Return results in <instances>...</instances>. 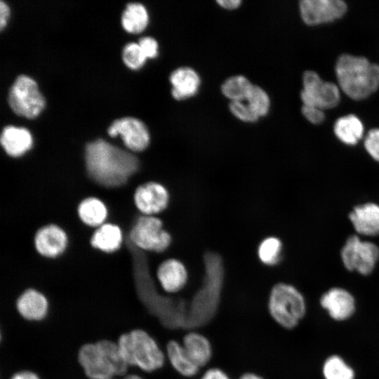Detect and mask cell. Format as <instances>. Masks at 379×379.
<instances>
[{
	"mask_svg": "<svg viewBox=\"0 0 379 379\" xmlns=\"http://www.w3.org/2000/svg\"><path fill=\"white\" fill-rule=\"evenodd\" d=\"M84 167L87 178L94 185L116 189L126 185L135 176L140 162L132 152L97 139L85 146Z\"/></svg>",
	"mask_w": 379,
	"mask_h": 379,
	"instance_id": "obj_1",
	"label": "cell"
},
{
	"mask_svg": "<svg viewBox=\"0 0 379 379\" xmlns=\"http://www.w3.org/2000/svg\"><path fill=\"white\" fill-rule=\"evenodd\" d=\"M335 71L340 88L352 99L366 98L379 87V65L364 57L342 55Z\"/></svg>",
	"mask_w": 379,
	"mask_h": 379,
	"instance_id": "obj_2",
	"label": "cell"
},
{
	"mask_svg": "<svg viewBox=\"0 0 379 379\" xmlns=\"http://www.w3.org/2000/svg\"><path fill=\"white\" fill-rule=\"evenodd\" d=\"M206 278L196 293L187 312V327L199 326L210 321L217 310L222 284L223 270L219 257L207 253L205 257Z\"/></svg>",
	"mask_w": 379,
	"mask_h": 379,
	"instance_id": "obj_3",
	"label": "cell"
},
{
	"mask_svg": "<svg viewBox=\"0 0 379 379\" xmlns=\"http://www.w3.org/2000/svg\"><path fill=\"white\" fill-rule=\"evenodd\" d=\"M117 343L129 367L145 373H153L161 370L165 365L166 353L157 340L142 329H135L121 335Z\"/></svg>",
	"mask_w": 379,
	"mask_h": 379,
	"instance_id": "obj_4",
	"label": "cell"
},
{
	"mask_svg": "<svg viewBox=\"0 0 379 379\" xmlns=\"http://www.w3.org/2000/svg\"><path fill=\"white\" fill-rule=\"evenodd\" d=\"M268 310L272 319L285 328H293L305 313L302 295L293 286L278 283L271 289Z\"/></svg>",
	"mask_w": 379,
	"mask_h": 379,
	"instance_id": "obj_5",
	"label": "cell"
},
{
	"mask_svg": "<svg viewBox=\"0 0 379 379\" xmlns=\"http://www.w3.org/2000/svg\"><path fill=\"white\" fill-rule=\"evenodd\" d=\"M126 239L142 251L161 253L168 248L171 234L157 215H140L127 232Z\"/></svg>",
	"mask_w": 379,
	"mask_h": 379,
	"instance_id": "obj_6",
	"label": "cell"
},
{
	"mask_svg": "<svg viewBox=\"0 0 379 379\" xmlns=\"http://www.w3.org/2000/svg\"><path fill=\"white\" fill-rule=\"evenodd\" d=\"M8 102L15 114L33 118L44 107L45 99L33 79L20 74L9 88Z\"/></svg>",
	"mask_w": 379,
	"mask_h": 379,
	"instance_id": "obj_7",
	"label": "cell"
},
{
	"mask_svg": "<svg viewBox=\"0 0 379 379\" xmlns=\"http://www.w3.org/2000/svg\"><path fill=\"white\" fill-rule=\"evenodd\" d=\"M341 258L348 270L367 275L373 270L379 259V248L373 243L352 235L342 248Z\"/></svg>",
	"mask_w": 379,
	"mask_h": 379,
	"instance_id": "obj_8",
	"label": "cell"
},
{
	"mask_svg": "<svg viewBox=\"0 0 379 379\" xmlns=\"http://www.w3.org/2000/svg\"><path fill=\"white\" fill-rule=\"evenodd\" d=\"M303 88L300 97L303 105L321 109L334 107L340 100L338 86L331 82L324 81L312 71L303 74Z\"/></svg>",
	"mask_w": 379,
	"mask_h": 379,
	"instance_id": "obj_9",
	"label": "cell"
},
{
	"mask_svg": "<svg viewBox=\"0 0 379 379\" xmlns=\"http://www.w3.org/2000/svg\"><path fill=\"white\" fill-rule=\"evenodd\" d=\"M133 203L141 215H157L164 211L170 202V194L162 183L149 180L138 185L133 192Z\"/></svg>",
	"mask_w": 379,
	"mask_h": 379,
	"instance_id": "obj_10",
	"label": "cell"
},
{
	"mask_svg": "<svg viewBox=\"0 0 379 379\" xmlns=\"http://www.w3.org/2000/svg\"><path fill=\"white\" fill-rule=\"evenodd\" d=\"M107 133L112 137L120 134L126 147L133 152L143 151L149 144L147 126L135 117H125L114 120Z\"/></svg>",
	"mask_w": 379,
	"mask_h": 379,
	"instance_id": "obj_11",
	"label": "cell"
},
{
	"mask_svg": "<svg viewBox=\"0 0 379 379\" xmlns=\"http://www.w3.org/2000/svg\"><path fill=\"white\" fill-rule=\"evenodd\" d=\"M69 245V237L66 231L54 223L40 227L34 237V246L36 253L48 259L61 256Z\"/></svg>",
	"mask_w": 379,
	"mask_h": 379,
	"instance_id": "obj_12",
	"label": "cell"
},
{
	"mask_svg": "<svg viewBox=\"0 0 379 379\" xmlns=\"http://www.w3.org/2000/svg\"><path fill=\"white\" fill-rule=\"evenodd\" d=\"M347 6L341 0H302L300 11L303 21L310 25L328 22L344 15Z\"/></svg>",
	"mask_w": 379,
	"mask_h": 379,
	"instance_id": "obj_13",
	"label": "cell"
},
{
	"mask_svg": "<svg viewBox=\"0 0 379 379\" xmlns=\"http://www.w3.org/2000/svg\"><path fill=\"white\" fill-rule=\"evenodd\" d=\"M79 362L89 379H113L112 366L96 343L83 345L78 353Z\"/></svg>",
	"mask_w": 379,
	"mask_h": 379,
	"instance_id": "obj_14",
	"label": "cell"
},
{
	"mask_svg": "<svg viewBox=\"0 0 379 379\" xmlns=\"http://www.w3.org/2000/svg\"><path fill=\"white\" fill-rule=\"evenodd\" d=\"M156 276L162 289L170 293L182 290L188 279L185 265L180 260L173 258L164 260L158 266Z\"/></svg>",
	"mask_w": 379,
	"mask_h": 379,
	"instance_id": "obj_15",
	"label": "cell"
},
{
	"mask_svg": "<svg viewBox=\"0 0 379 379\" xmlns=\"http://www.w3.org/2000/svg\"><path fill=\"white\" fill-rule=\"evenodd\" d=\"M15 306L19 314L30 321H39L46 318L49 302L46 295L34 289L28 288L18 298Z\"/></svg>",
	"mask_w": 379,
	"mask_h": 379,
	"instance_id": "obj_16",
	"label": "cell"
},
{
	"mask_svg": "<svg viewBox=\"0 0 379 379\" xmlns=\"http://www.w3.org/2000/svg\"><path fill=\"white\" fill-rule=\"evenodd\" d=\"M320 302L331 317L338 321L348 319L355 309L353 296L341 288L335 287L328 290L321 296Z\"/></svg>",
	"mask_w": 379,
	"mask_h": 379,
	"instance_id": "obj_17",
	"label": "cell"
},
{
	"mask_svg": "<svg viewBox=\"0 0 379 379\" xmlns=\"http://www.w3.org/2000/svg\"><path fill=\"white\" fill-rule=\"evenodd\" d=\"M124 232L117 224L107 222L94 229L90 245L102 253L111 254L118 251L124 245Z\"/></svg>",
	"mask_w": 379,
	"mask_h": 379,
	"instance_id": "obj_18",
	"label": "cell"
},
{
	"mask_svg": "<svg viewBox=\"0 0 379 379\" xmlns=\"http://www.w3.org/2000/svg\"><path fill=\"white\" fill-rule=\"evenodd\" d=\"M172 86L171 94L174 99L182 100L194 95L200 86V77L191 67H181L170 75Z\"/></svg>",
	"mask_w": 379,
	"mask_h": 379,
	"instance_id": "obj_19",
	"label": "cell"
},
{
	"mask_svg": "<svg viewBox=\"0 0 379 379\" xmlns=\"http://www.w3.org/2000/svg\"><path fill=\"white\" fill-rule=\"evenodd\" d=\"M0 142L8 155L18 157L32 147V138L27 128L8 125L1 131Z\"/></svg>",
	"mask_w": 379,
	"mask_h": 379,
	"instance_id": "obj_20",
	"label": "cell"
},
{
	"mask_svg": "<svg viewBox=\"0 0 379 379\" xmlns=\"http://www.w3.org/2000/svg\"><path fill=\"white\" fill-rule=\"evenodd\" d=\"M349 218L359 234L366 236L379 234V206L378 204L366 203L359 205L354 208Z\"/></svg>",
	"mask_w": 379,
	"mask_h": 379,
	"instance_id": "obj_21",
	"label": "cell"
},
{
	"mask_svg": "<svg viewBox=\"0 0 379 379\" xmlns=\"http://www.w3.org/2000/svg\"><path fill=\"white\" fill-rule=\"evenodd\" d=\"M78 218L86 227L95 229L107 222L109 210L105 203L96 197L82 199L77 209Z\"/></svg>",
	"mask_w": 379,
	"mask_h": 379,
	"instance_id": "obj_22",
	"label": "cell"
},
{
	"mask_svg": "<svg viewBox=\"0 0 379 379\" xmlns=\"http://www.w3.org/2000/svg\"><path fill=\"white\" fill-rule=\"evenodd\" d=\"M182 346L191 359L200 368L209 362L212 347L208 339L197 332H190L183 338Z\"/></svg>",
	"mask_w": 379,
	"mask_h": 379,
	"instance_id": "obj_23",
	"label": "cell"
},
{
	"mask_svg": "<svg viewBox=\"0 0 379 379\" xmlns=\"http://www.w3.org/2000/svg\"><path fill=\"white\" fill-rule=\"evenodd\" d=\"M166 355L172 367L185 377L195 375L199 367L191 359L182 344L172 340L166 345Z\"/></svg>",
	"mask_w": 379,
	"mask_h": 379,
	"instance_id": "obj_24",
	"label": "cell"
},
{
	"mask_svg": "<svg viewBox=\"0 0 379 379\" xmlns=\"http://www.w3.org/2000/svg\"><path fill=\"white\" fill-rule=\"evenodd\" d=\"M148 19L146 8L140 3L132 2L126 4L121 14V22L127 32L138 33L146 27Z\"/></svg>",
	"mask_w": 379,
	"mask_h": 379,
	"instance_id": "obj_25",
	"label": "cell"
},
{
	"mask_svg": "<svg viewBox=\"0 0 379 379\" xmlns=\"http://www.w3.org/2000/svg\"><path fill=\"white\" fill-rule=\"evenodd\" d=\"M334 132L344 143L354 145L361 138L364 127L358 117L350 114L340 117L336 121Z\"/></svg>",
	"mask_w": 379,
	"mask_h": 379,
	"instance_id": "obj_26",
	"label": "cell"
},
{
	"mask_svg": "<svg viewBox=\"0 0 379 379\" xmlns=\"http://www.w3.org/2000/svg\"><path fill=\"white\" fill-rule=\"evenodd\" d=\"M96 345L103 353L115 373L113 379H120L128 372L129 366L126 362L118 343L111 340H101Z\"/></svg>",
	"mask_w": 379,
	"mask_h": 379,
	"instance_id": "obj_27",
	"label": "cell"
},
{
	"mask_svg": "<svg viewBox=\"0 0 379 379\" xmlns=\"http://www.w3.org/2000/svg\"><path fill=\"white\" fill-rule=\"evenodd\" d=\"M253 84L244 76L235 75L227 79L221 86V91L230 102L245 100Z\"/></svg>",
	"mask_w": 379,
	"mask_h": 379,
	"instance_id": "obj_28",
	"label": "cell"
},
{
	"mask_svg": "<svg viewBox=\"0 0 379 379\" xmlns=\"http://www.w3.org/2000/svg\"><path fill=\"white\" fill-rule=\"evenodd\" d=\"M282 244L276 237L265 238L258 248V255L262 263L274 266L278 264L281 258Z\"/></svg>",
	"mask_w": 379,
	"mask_h": 379,
	"instance_id": "obj_29",
	"label": "cell"
},
{
	"mask_svg": "<svg viewBox=\"0 0 379 379\" xmlns=\"http://www.w3.org/2000/svg\"><path fill=\"white\" fill-rule=\"evenodd\" d=\"M325 379H354V371L337 355L328 357L323 366Z\"/></svg>",
	"mask_w": 379,
	"mask_h": 379,
	"instance_id": "obj_30",
	"label": "cell"
},
{
	"mask_svg": "<svg viewBox=\"0 0 379 379\" xmlns=\"http://www.w3.org/2000/svg\"><path fill=\"white\" fill-rule=\"evenodd\" d=\"M245 100L260 118L269 112L270 100L262 88L253 84Z\"/></svg>",
	"mask_w": 379,
	"mask_h": 379,
	"instance_id": "obj_31",
	"label": "cell"
},
{
	"mask_svg": "<svg viewBox=\"0 0 379 379\" xmlns=\"http://www.w3.org/2000/svg\"><path fill=\"white\" fill-rule=\"evenodd\" d=\"M121 56L124 63L131 69L140 67L147 59L138 43L135 42L125 44Z\"/></svg>",
	"mask_w": 379,
	"mask_h": 379,
	"instance_id": "obj_32",
	"label": "cell"
},
{
	"mask_svg": "<svg viewBox=\"0 0 379 379\" xmlns=\"http://www.w3.org/2000/svg\"><path fill=\"white\" fill-rule=\"evenodd\" d=\"M230 112L238 119L247 123H253L260 118L246 100L230 102Z\"/></svg>",
	"mask_w": 379,
	"mask_h": 379,
	"instance_id": "obj_33",
	"label": "cell"
},
{
	"mask_svg": "<svg viewBox=\"0 0 379 379\" xmlns=\"http://www.w3.org/2000/svg\"><path fill=\"white\" fill-rule=\"evenodd\" d=\"M364 146L368 154L379 161V128L372 129L368 133Z\"/></svg>",
	"mask_w": 379,
	"mask_h": 379,
	"instance_id": "obj_34",
	"label": "cell"
},
{
	"mask_svg": "<svg viewBox=\"0 0 379 379\" xmlns=\"http://www.w3.org/2000/svg\"><path fill=\"white\" fill-rule=\"evenodd\" d=\"M138 44L147 58H155L158 54V43L152 36H142L139 39Z\"/></svg>",
	"mask_w": 379,
	"mask_h": 379,
	"instance_id": "obj_35",
	"label": "cell"
},
{
	"mask_svg": "<svg viewBox=\"0 0 379 379\" xmlns=\"http://www.w3.org/2000/svg\"><path fill=\"white\" fill-rule=\"evenodd\" d=\"M302 112L304 117L312 124H320L324 119L323 110L313 106L303 105Z\"/></svg>",
	"mask_w": 379,
	"mask_h": 379,
	"instance_id": "obj_36",
	"label": "cell"
},
{
	"mask_svg": "<svg viewBox=\"0 0 379 379\" xmlns=\"http://www.w3.org/2000/svg\"><path fill=\"white\" fill-rule=\"evenodd\" d=\"M201 379H230V378L222 370L212 368L207 370Z\"/></svg>",
	"mask_w": 379,
	"mask_h": 379,
	"instance_id": "obj_37",
	"label": "cell"
},
{
	"mask_svg": "<svg viewBox=\"0 0 379 379\" xmlns=\"http://www.w3.org/2000/svg\"><path fill=\"white\" fill-rule=\"evenodd\" d=\"M8 13L9 9L7 4L3 0H0V29H2L6 25Z\"/></svg>",
	"mask_w": 379,
	"mask_h": 379,
	"instance_id": "obj_38",
	"label": "cell"
},
{
	"mask_svg": "<svg viewBox=\"0 0 379 379\" xmlns=\"http://www.w3.org/2000/svg\"><path fill=\"white\" fill-rule=\"evenodd\" d=\"M10 379H40V378L32 371H22L13 374Z\"/></svg>",
	"mask_w": 379,
	"mask_h": 379,
	"instance_id": "obj_39",
	"label": "cell"
},
{
	"mask_svg": "<svg viewBox=\"0 0 379 379\" xmlns=\"http://www.w3.org/2000/svg\"><path fill=\"white\" fill-rule=\"evenodd\" d=\"M217 2L220 6L227 10L236 9L241 4L239 0H219Z\"/></svg>",
	"mask_w": 379,
	"mask_h": 379,
	"instance_id": "obj_40",
	"label": "cell"
},
{
	"mask_svg": "<svg viewBox=\"0 0 379 379\" xmlns=\"http://www.w3.org/2000/svg\"><path fill=\"white\" fill-rule=\"evenodd\" d=\"M120 379H145V378L138 373L128 371L126 375H125Z\"/></svg>",
	"mask_w": 379,
	"mask_h": 379,
	"instance_id": "obj_41",
	"label": "cell"
},
{
	"mask_svg": "<svg viewBox=\"0 0 379 379\" xmlns=\"http://www.w3.org/2000/svg\"><path fill=\"white\" fill-rule=\"evenodd\" d=\"M239 379H263L261 376L253 373H246L242 375Z\"/></svg>",
	"mask_w": 379,
	"mask_h": 379,
	"instance_id": "obj_42",
	"label": "cell"
}]
</instances>
